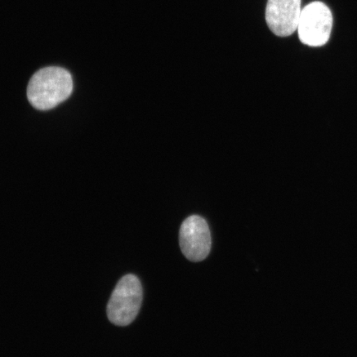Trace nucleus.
Instances as JSON below:
<instances>
[{"instance_id": "obj_2", "label": "nucleus", "mask_w": 357, "mask_h": 357, "mask_svg": "<svg viewBox=\"0 0 357 357\" xmlns=\"http://www.w3.org/2000/svg\"><path fill=\"white\" fill-rule=\"evenodd\" d=\"M144 290L139 279L128 274L116 285L107 307V314L112 324L120 327L128 326L137 318L141 309Z\"/></svg>"}, {"instance_id": "obj_5", "label": "nucleus", "mask_w": 357, "mask_h": 357, "mask_svg": "<svg viewBox=\"0 0 357 357\" xmlns=\"http://www.w3.org/2000/svg\"><path fill=\"white\" fill-rule=\"evenodd\" d=\"M302 10L301 0H268L266 24L278 37H289L298 29Z\"/></svg>"}, {"instance_id": "obj_3", "label": "nucleus", "mask_w": 357, "mask_h": 357, "mask_svg": "<svg viewBox=\"0 0 357 357\" xmlns=\"http://www.w3.org/2000/svg\"><path fill=\"white\" fill-rule=\"evenodd\" d=\"M333 24L329 8L322 2H312L302 10L297 29L298 38L307 46L322 47L328 42Z\"/></svg>"}, {"instance_id": "obj_4", "label": "nucleus", "mask_w": 357, "mask_h": 357, "mask_svg": "<svg viewBox=\"0 0 357 357\" xmlns=\"http://www.w3.org/2000/svg\"><path fill=\"white\" fill-rule=\"evenodd\" d=\"M182 253L192 262L205 260L211 252L212 238L206 220L198 215L187 218L180 230Z\"/></svg>"}, {"instance_id": "obj_1", "label": "nucleus", "mask_w": 357, "mask_h": 357, "mask_svg": "<svg viewBox=\"0 0 357 357\" xmlns=\"http://www.w3.org/2000/svg\"><path fill=\"white\" fill-rule=\"evenodd\" d=\"M73 79L69 71L61 67H46L31 78L28 98L34 108L49 110L55 108L70 96Z\"/></svg>"}]
</instances>
